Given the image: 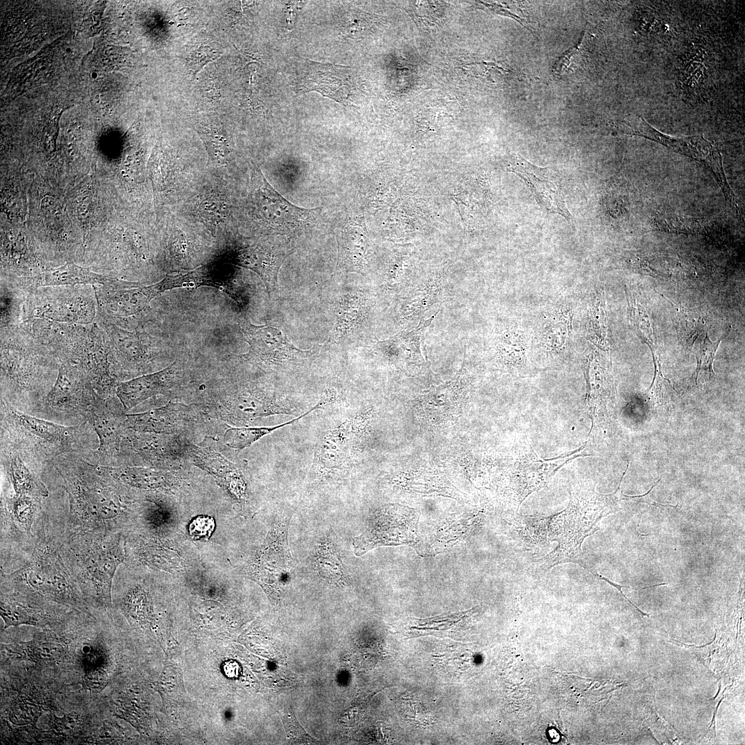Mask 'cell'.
<instances>
[{
	"instance_id": "cell-1",
	"label": "cell",
	"mask_w": 745,
	"mask_h": 745,
	"mask_svg": "<svg viewBox=\"0 0 745 745\" xmlns=\"http://www.w3.org/2000/svg\"><path fill=\"white\" fill-rule=\"evenodd\" d=\"M61 365L23 328H1V401L33 415L54 385Z\"/></svg>"
},
{
	"instance_id": "cell-2",
	"label": "cell",
	"mask_w": 745,
	"mask_h": 745,
	"mask_svg": "<svg viewBox=\"0 0 745 745\" xmlns=\"http://www.w3.org/2000/svg\"><path fill=\"white\" fill-rule=\"evenodd\" d=\"M628 466L627 464L619 486L610 494L597 492L595 486L587 481L572 483L567 507L548 520V539L557 542L558 546L534 563L532 572L535 575L541 577L556 565L567 562L579 564L593 575L596 573L586 562L582 544L586 537L599 529L602 518L619 510L623 495L620 490L622 481Z\"/></svg>"
},
{
	"instance_id": "cell-3",
	"label": "cell",
	"mask_w": 745,
	"mask_h": 745,
	"mask_svg": "<svg viewBox=\"0 0 745 745\" xmlns=\"http://www.w3.org/2000/svg\"><path fill=\"white\" fill-rule=\"evenodd\" d=\"M0 402L1 437L8 440L39 475L54 458L69 453L84 456L99 445L97 435L88 421L61 425Z\"/></svg>"
},
{
	"instance_id": "cell-4",
	"label": "cell",
	"mask_w": 745,
	"mask_h": 745,
	"mask_svg": "<svg viewBox=\"0 0 745 745\" xmlns=\"http://www.w3.org/2000/svg\"><path fill=\"white\" fill-rule=\"evenodd\" d=\"M103 400L80 366L63 363L54 385L33 415L57 424L76 425L87 420Z\"/></svg>"
},
{
	"instance_id": "cell-5",
	"label": "cell",
	"mask_w": 745,
	"mask_h": 745,
	"mask_svg": "<svg viewBox=\"0 0 745 745\" xmlns=\"http://www.w3.org/2000/svg\"><path fill=\"white\" fill-rule=\"evenodd\" d=\"M50 286L25 290L23 322L39 319L83 325L94 323L97 302L94 286Z\"/></svg>"
},
{
	"instance_id": "cell-6",
	"label": "cell",
	"mask_w": 745,
	"mask_h": 745,
	"mask_svg": "<svg viewBox=\"0 0 745 745\" xmlns=\"http://www.w3.org/2000/svg\"><path fill=\"white\" fill-rule=\"evenodd\" d=\"M244 206L248 215L264 227L291 231L311 225L320 209L297 206L281 195L258 167L250 168Z\"/></svg>"
},
{
	"instance_id": "cell-7",
	"label": "cell",
	"mask_w": 745,
	"mask_h": 745,
	"mask_svg": "<svg viewBox=\"0 0 745 745\" xmlns=\"http://www.w3.org/2000/svg\"><path fill=\"white\" fill-rule=\"evenodd\" d=\"M84 540L82 548L77 550L80 554L76 557L73 577L97 604L108 607L112 602V580L125 557L121 539L104 535L100 538Z\"/></svg>"
},
{
	"instance_id": "cell-8",
	"label": "cell",
	"mask_w": 745,
	"mask_h": 745,
	"mask_svg": "<svg viewBox=\"0 0 745 745\" xmlns=\"http://www.w3.org/2000/svg\"><path fill=\"white\" fill-rule=\"evenodd\" d=\"M604 126L615 133L644 137L691 157L705 164L714 174L728 202L735 201L722 164V157L717 148L702 136L674 137L664 134L644 119L637 115H627L619 119H608Z\"/></svg>"
},
{
	"instance_id": "cell-9",
	"label": "cell",
	"mask_w": 745,
	"mask_h": 745,
	"mask_svg": "<svg viewBox=\"0 0 745 745\" xmlns=\"http://www.w3.org/2000/svg\"><path fill=\"white\" fill-rule=\"evenodd\" d=\"M586 446V444L573 451L545 459L537 454L527 441L519 440L508 471L509 490L515 509L518 510L530 494L544 488L561 468L577 457L590 456L584 453Z\"/></svg>"
},
{
	"instance_id": "cell-10",
	"label": "cell",
	"mask_w": 745,
	"mask_h": 745,
	"mask_svg": "<svg viewBox=\"0 0 745 745\" xmlns=\"http://www.w3.org/2000/svg\"><path fill=\"white\" fill-rule=\"evenodd\" d=\"M418 519L417 512L407 506L387 504L378 508L370 516L365 531L352 539L354 553L361 556L384 546H415L419 542Z\"/></svg>"
},
{
	"instance_id": "cell-11",
	"label": "cell",
	"mask_w": 745,
	"mask_h": 745,
	"mask_svg": "<svg viewBox=\"0 0 745 745\" xmlns=\"http://www.w3.org/2000/svg\"><path fill=\"white\" fill-rule=\"evenodd\" d=\"M370 415V411L355 415L324 433L314 455L313 469L318 475L333 477L350 465Z\"/></svg>"
},
{
	"instance_id": "cell-12",
	"label": "cell",
	"mask_w": 745,
	"mask_h": 745,
	"mask_svg": "<svg viewBox=\"0 0 745 745\" xmlns=\"http://www.w3.org/2000/svg\"><path fill=\"white\" fill-rule=\"evenodd\" d=\"M97 315L123 328L144 324L151 312L150 302L155 297L150 286L133 283L116 286H94Z\"/></svg>"
},
{
	"instance_id": "cell-13",
	"label": "cell",
	"mask_w": 745,
	"mask_h": 745,
	"mask_svg": "<svg viewBox=\"0 0 745 745\" xmlns=\"http://www.w3.org/2000/svg\"><path fill=\"white\" fill-rule=\"evenodd\" d=\"M239 326L249 345L248 353L240 356L245 361L269 367L288 368L303 363L313 354L312 350L297 348L277 328L255 326L246 319L241 320Z\"/></svg>"
},
{
	"instance_id": "cell-14",
	"label": "cell",
	"mask_w": 745,
	"mask_h": 745,
	"mask_svg": "<svg viewBox=\"0 0 745 745\" xmlns=\"http://www.w3.org/2000/svg\"><path fill=\"white\" fill-rule=\"evenodd\" d=\"M40 542L31 560L17 574L32 589L57 601H68L73 595L74 581L68 568L53 547Z\"/></svg>"
},
{
	"instance_id": "cell-15",
	"label": "cell",
	"mask_w": 745,
	"mask_h": 745,
	"mask_svg": "<svg viewBox=\"0 0 745 745\" xmlns=\"http://www.w3.org/2000/svg\"><path fill=\"white\" fill-rule=\"evenodd\" d=\"M292 79L299 92L315 90L344 103L353 90V77L348 66L297 59Z\"/></svg>"
},
{
	"instance_id": "cell-16",
	"label": "cell",
	"mask_w": 745,
	"mask_h": 745,
	"mask_svg": "<svg viewBox=\"0 0 745 745\" xmlns=\"http://www.w3.org/2000/svg\"><path fill=\"white\" fill-rule=\"evenodd\" d=\"M226 177L216 172L191 196L186 212L190 223L202 226L213 233L226 230L232 206L227 194Z\"/></svg>"
},
{
	"instance_id": "cell-17",
	"label": "cell",
	"mask_w": 745,
	"mask_h": 745,
	"mask_svg": "<svg viewBox=\"0 0 745 745\" xmlns=\"http://www.w3.org/2000/svg\"><path fill=\"white\" fill-rule=\"evenodd\" d=\"M508 170L519 176L530 190L539 207L548 214L556 213L569 221L572 215L564 195L548 168H540L518 155L510 156Z\"/></svg>"
},
{
	"instance_id": "cell-18",
	"label": "cell",
	"mask_w": 745,
	"mask_h": 745,
	"mask_svg": "<svg viewBox=\"0 0 745 745\" xmlns=\"http://www.w3.org/2000/svg\"><path fill=\"white\" fill-rule=\"evenodd\" d=\"M123 416L120 410L110 406L106 400L100 403L90 414L87 421L93 426L98 439L97 448L84 456L90 463L113 466L120 441L126 430Z\"/></svg>"
},
{
	"instance_id": "cell-19",
	"label": "cell",
	"mask_w": 745,
	"mask_h": 745,
	"mask_svg": "<svg viewBox=\"0 0 745 745\" xmlns=\"http://www.w3.org/2000/svg\"><path fill=\"white\" fill-rule=\"evenodd\" d=\"M1 281L24 290H31L42 287L79 285L113 286L119 285L123 281L72 264H67L57 269L32 277L3 278Z\"/></svg>"
},
{
	"instance_id": "cell-20",
	"label": "cell",
	"mask_w": 745,
	"mask_h": 745,
	"mask_svg": "<svg viewBox=\"0 0 745 745\" xmlns=\"http://www.w3.org/2000/svg\"><path fill=\"white\" fill-rule=\"evenodd\" d=\"M290 254L284 245L264 241L239 250L233 261L238 266L255 272L270 294L276 290L278 272Z\"/></svg>"
},
{
	"instance_id": "cell-21",
	"label": "cell",
	"mask_w": 745,
	"mask_h": 745,
	"mask_svg": "<svg viewBox=\"0 0 745 745\" xmlns=\"http://www.w3.org/2000/svg\"><path fill=\"white\" fill-rule=\"evenodd\" d=\"M1 471L14 494L45 499L50 492L40 475L21 458L17 450L1 437Z\"/></svg>"
},
{
	"instance_id": "cell-22",
	"label": "cell",
	"mask_w": 745,
	"mask_h": 745,
	"mask_svg": "<svg viewBox=\"0 0 745 745\" xmlns=\"http://www.w3.org/2000/svg\"><path fill=\"white\" fill-rule=\"evenodd\" d=\"M190 411L186 405L170 403L144 413L124 415L123 425L140 433H173L191 422Z\"/></svg>"
},
{
	"instance_id": "cell-23",
	"label": "cell",
	"mask_w": 745,
	"mask_h": 745,
	"mask_svg": "<svg viewBox=\"0 0 745 745\" xmlns=\"http://www.w3.org/2000/svg\"><path fill=\"white\" fill-rule=\"evenodd\" d=\"M176 372L173 362L156 372L119 381L116 393L123 410H128L152 396L166 393L172 385Z\"/></svg>"
},
{
	"instance_id": "cell-24",
	"label": "cell",
	"mask_w": 745,
	"mask_h": 745,
	"mask_svg": "<svg viewBox=\"0 0 745 745\" xmlns=\"http://www.w3.org/2000/svg\"><path fill=\"white\" fill-rule=\"evenodd\" d=\"M227 408L230 418L246 423L258 417L291 415L294 412L291 405L278 399L275 395L260 393L241 395L228 404Z\"/></svg>"
},
{
	"instance_id": "cell-25",
	"label": "cell",
	"mask_w": 745,
	"mask_h": 745,
	"mask_svg": "<svg viewBox=\"0 0 745 745\" xmlns=\"http://www.w3.org/2000/svg\"><path fill=\"white\" fill-rule=\"evenodd\" d=\"M573 312L566 305L551 309L544 316L539 331L542 350L550 355L564 351L572 332Z\"/></svg>"
},
{
	"instance_id": "cell-26",
	"label": "cell",
	"mask_w": 745,
	"mask_h": 745,
	"mask_svg": "<svg viewBox=\"0 0 745 745\" xmlns=\"http://www.w3.org/2000/svg\"><path fill=\"white\" fill-rule=\"evenodd\" d=\"M358 225L349 223L337 235V267L346 272H362L367 264L366 236Z\"/></svg>"
},
{
	"instance_id": "cell-27",
	"label": "cell",
	"mask_w": 745,
	"mask_h": 745,
	"mask_svg": "<svg viewBox=\"0 0 745 745\" xmlns=\"http://www.w3.org/2000/svg\"><path fill=\"white\" fill-rule=\"evenodd\" d=\"M584 369L587 384V407L593 426L596 421L607 415L609 394L604 372L594 353L586 356Z\"/></svg>"
},
{
	"instance_id": "cell-28",
	"label": "cell",
	"mask_w": 745,
	"mask_h": 745,
	"mask_svg": "<svg viewBox=\"0 0 745 745\" xmlns=\"http://www.w3.org/2000/svg\"><path fill=\"white\" fill-rule=\"evenodd\" d=\"M527 338L525 332L510 328L501 333L496 344L497 361L509 370H519L527 364Z\"/></svg>"
},
{
	"instance_id": "cell-29",
	"label": "cell",
	"mask_w": 745,
	"mask_h": 745,
	"mask_svg": "<svg viewBox=\"0 0 745 745\" xmlns=\"http://www.w3.org/2000/svg\"><path fill=\"white\" fill-rule=\"evenodd\" d=\"M43 501L29 495L14 493L8 497L3 494L1 509L8 513L16 528L30 535L37 515L41 510Z\"/></svg>"
},
{
	"instance_id": "cell-30",
	"label": "cell",
	"mask_w": 745,
	"mask_h": 745,
	"mask_svg": "<svg viewBox=\"0 0 745 745\" xmlns=\"http://www.w3.org/2000/svg\"><path fill=\"white\" fill-rule=\"evenodd\" d=\"M441 286V278L437 277H429L417 285L405 300L402 319L413 320L436 304L440 299Z\"/></svg>"
},
{
	"instance_id": "cell-31",
	"label": "cell",
	"mask_w": 745,
	"mask_h": 745,
	"mask_svg": "<svg viewBox=\"0 0 745 745\" xmlns=\"http://www.w3.org/2000/svg\"><path fill=\"white\" fill-rule=\"evenodd\" d=\"M329 404L328 399L325 397H321L319 401L314 406L310 408L306 412L303 413L299 417L292 419L290 421L285 422L277 426L271 427H250V428H230L228 429L223 435V441L225 444L230 448L242 450L246 447L250 446L252 444L261 439L263 436L268 435L274 430L282 428L285 426L290 425L294 422L299 420L302 417H304L312 411L317 410L324 406Z\"/></svg>"
},
{
	"instance_id": "cell-32",
	"label": "cell",
	"mask_w": 745,
	"mask_h": 745,
	"mask_svg": "<svg viewBox=\"0 0 745 745\" xmlns=\"http://www.w3.org/2000/svg\"><path fill=\"white\" fill-rule=\"evenodd\" d=\"M313 566L324 579L343 585L346 582L341 560L332 542L326 538L318 546L314 555Z\"/></svg>"
},
{
	"instance_id": "cell-33",
	"label": "cell",
	"mask_w": 745,
	"mask_h": 745,
	"mask_svg": "<svg viewBox=\"0 0 745 745\" xmlns=\"http://www.w3.org/2000/svg\"><path fill=\"white\" fill-rule=\"evenodd\" d=\"M26 291L1 282V328L19 326L23 321Z\"/></svg>"
},
{
	"instance_id": "cell-34",
	"label": "cell",
	"mask_w": 745,
	"mask_h": 745,
	"mask_svg": "<svg viewBox=\"0 0 745 745\" xmlns=\"http://www.w3.org/2000/svg\"><path fill=\"white\" fill-rule=\"evenodd\" d=\"M655 227L660 230L677 233H701L712 229L713 226L703 219L691 217L675 213L657 215L654 219Z\"/></svg>"
},
{
	"instance_id": "cell-35",
	"label": "cell",
	"mask_w": 745,
	"mask_h": 745,
	"mask_svg": "<svg viewBox=\"0 0 745 745\" xmlns=\"http://www.w3.org/2000/svg\"><path fill=\"white\" fill-rule=\"evenodd\" d=\"M588 333L591 341L603 349L607 346L605 305L602 292L598 293L588 309Z\"/></svg>"
},
{
	"instance_id": "cell-36",
	"label": "cell",
	"mask_w": 745,
	"mask_h": 745,
	"mask_svg": "<svg viewBox=\"0 0 745 745\" xmlns=\"http://www.w3.org/2000/svg\"><path fill=\"white\" fill-rule=\"evenodd\" d=\"M1 616L4 621V628L22 624L38 625L40 621L35 613L28 607L14 601L1 597Z\"/></svg>"
},
{
	"instance_id": "cell-37",
	"label": "cell",
	"mask_w": 745,
	"mask_h": 745,
	"mask_svg": "<svg viewBox=\"0 0 745 745\" xmlns=\"http://www.w3.org/2000/svg\"><path fill=\"white\" fill-rule=\"evenodd\" d=\"M339 308L337 321L333 331V336H332L333 339L347 333L357 326L364 317V306L359 300H350L349 302H346L344 306L341 305Z\"/></svg>"
},
{
	"instance_id": "cell-38",
	"label": "cell",
	"mask_w": 745,
	"mask_h": 745,
	"mask_svg": "<svg viewBox=\"0 0 745 745\" xmlns=\"http://www.w3.org/2000/svg\"><path fill=\"white\" fill-rule=\"evenodd\" d=\"M19 648L30 659L44 662L59 658L64 651L63 646L59 642L41 639L25 644Z\"/></svg>"
},
{
	"instance_id": "cell-39",
	"label": "cell",
	"mask_w": 745,
	"mask_h": 745,
	"mask_svg": "<svg viewBox=\"0 0 745 745\" xmlns=\"http://www.w3.org/2000/svg\"><path fill=\"white\" fill-rule=\"evenodd\" d=\"M341 33L345 37L358 38L368 34L374 25L368 14L356 10L347 12L341 22Z\"/></svg>"
},
{
	"instance_id": "cell-40",
	"label": "cell",
	"mask_w": 745,
	"mask_h": 745,
	"mask_svg": "<svg viewBox=\"0 0 745 745\" xmlns=\"http://www.w3.org/2000/svg\"><path fill=\"white\" fill-rule=\"evenodd\" d=\"M287 738L293 744H314L319 741L306 732L299 723L291 707L285 706L279 713Z\"/></svg>"
},
{
	"instance_id": "cell-41",
	"label": "cell",
	"mask_w": 745,
	"mask_h": 745,
	"mask_svg": "<svg viewBox=\"0 0 745 745\" xmlns=\"http://www.w3.org/2000/svg\"><path fill=\"white\" fill-rule=\"evenodd\" d=\"M720 341V340H717L715 342H713L708 337V335L705 337L697 355V366L696 370V381L701 370L707 372L709 375V379L712 377H715V374L713 371V364L715 352Z\"/></svg>"
},
{
	"instance_id": "cell-42",
	"label": "cell",
	"mask_w": 745,
	"mask_h": 745,
	"mask_svg": "<svg viewBox=\"0 0 745 745\" xmlns=\"http://www.w3.org/2000/svg\"><path fill=\"white\" fill-rule=\"evenodd\" d=\"M221 54L210 46L201 45L187 58V66L195 75L208 63L218 59Z\"/></svg>"
},
{
	"instance_id": "cell-43",
	"label": "cell",
	"mask_w": 745,
	"mask_h": 745,
	"mask_svg": "<svg viewBox=\"0 0 745 745\" xmlns=\"http://www.w3.org/2000/svg\"><path fill=\"white\" fill-rule=\"evenodd\" d=\"M215 528V521L209 516H198L190 524L189 533L192 538H208Z\"/></svg>"
},
{
	"instance_id": "cell-44",
	"label": "cell",
	"mask_w": 745,
	"mask_h": 745,
	"mask_svg": "<svg viewBox=\"0 0 745 745\" xmlns=\"http://www.w3.org/2000/svg\"><path fill=\"white\" fill-rule=\"evenodd\" d=\"M583 45L582 41L577 44L576 46L568 50L564 53L555 63L553 67V72L558 76L564 74L567 71L569 67L575 62L577 57L579 54V50L582 48Z\"/></svg>"
},
{
	"instance_id": "cell-45",
	"label": "cell",
	"mask_w": 745,
	"mask_h": 745,
	"mask_svg": "<svg viewBox=\"0 0 745 745\" xmlns=\"http://www.w3.org/2000/svg\"><path fill=\"white\" fill-rule=\"evenodd\" d=\"M108 674L103 668L90 670L85 675V684L91 689L101 690L108 683Z\"/></svg>"
},
{
	"instance_id": "cell-46",
	"label": "cell",
	"mask_w": 745,
	"mask_h": 745,
	"mask_svg": "<svg viewBox=\"0 0 745 745\" xmlns=\"http://www.w3.org/2000/svg\"><path fill=\"white\" fill-rule=\"evenodd\" d=\"M724 696H723V697H722V698L720 699V700H719V701L718 702V703H717V705L716 708H715V711H714V713H713V718H712V719H711V724H710V725H709V726H708V728H711V727L712 726L713 724L714 723V731H715V737L716 736V731H715V715H716V713H717V712L718 708H719V705H720V704H721L722 701V700L724 699Z\"/></svg>"
},
{
	"instance_id": "cell-47",
	"label": "cell",
	"mask_w": 745,
	"mask_h": 745,
	"mask_svg": "<svg viewBox=\"0 0 745 745\" xmlns=\"http://www.w3.org/2000/svg\"><path fill=\"white\" fill-rule=\"evenodd\" d=\"M721 688H722V684H721V683H720V684H719V687H718V691H717V692L716 695H715V696H713V697H712V699H715V698H716V697H717V695H718L719 694V692H720Z\"/></svg>"
},
{
	"instance_id": "cell-48",
	"label": "cell",
	"mask_w": 745,
	"mask_h": 745,
	"mask_svg": "<svg viewBox=\"0 0 745 745\" xmlns=\"http://www.w3.org/2000/svg\"><path fill=\"white\" fill-rule=\"evenodd\" d=\"M97 76H98V74H97V72H92V73L91 74V77H92L93 79H96V78H97Z\"/></svg>"
},
{
	"instance_id": "cell-49",
	"label": "cell",
	"mask_w": 745,
	"mask_h": 745,
	"mask_svg": "<svg viewBox=\"0 0 745 745\" xmlns=\"http://www.w3.org/2000/svg\"><path fill=\"white\" fill-rule=\"evenodd\" d=\"M66 52H68V53L70 52H71V49H70V48H67L66 49Z\"/></svg>"
}]
</instances>
